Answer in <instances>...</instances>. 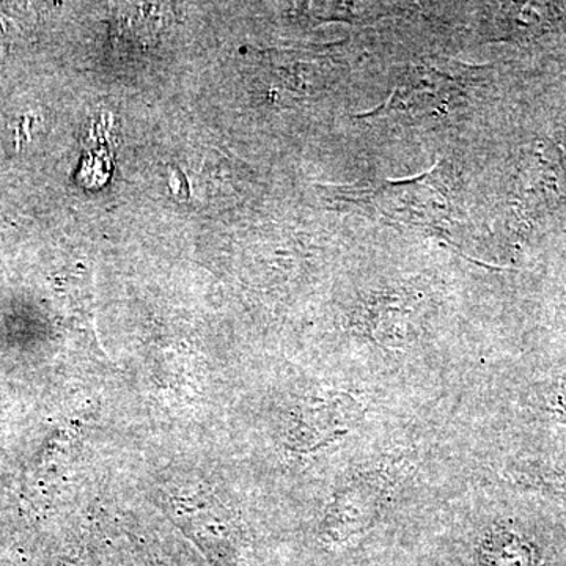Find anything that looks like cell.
I'll return each instance as SVG.
<instances>
[{
	"label": "cell",
	"instance_id": "cell-5",
	"mask_svg": "<svg viewBox=\"0 0 566 566\" xmlns=\"http://www.w3.org/2000/svg\"><path fill=\"white\" fill-rule=\"evenodd\" d=\"M517 403L531 419L566 428V364L521 385Z\"/></svg>",
	"mask_w": 566,
	"mask_h": 566
},
{
	"label": "cell",
	"instance_id": "cell-3",
	"mask_svg": "<svg viewBox=\"0 0 566 566\" xmlns=\"http://www.w3.org/2000/svg\"><path fill=\"white\" fill-rule=\"evenodd\" d=\"M420 297L422 294L406 290L374 293L360 303L352 318L353 326L381 348H403L419 311Z\"/></svg>",
	"mask_w": 566,
	"mask_h": 566
},
{
	"label": "cell",
	"instance_id": "cell-4",
	"mask_svg": "<svg viewBox=\"0 0 566 566\" xmlns=\"http://www.w3.org/2000/svg\"><path fill=\"white\" fill-rule=\"evenodd\" d=\"M502 475L517 490L546 499L566 512V444L549 447L538 455L516 458Z\"/></svg>",
	"mask_w": 566,
	"mask_h": 566
},
{
	"label": "cell",
	"instance_id": "cell-6",
	"mask_svg": "<svg viewBox=\"0 0 566 566\" xmlns=\"http://www.w3.org/2000/svg\"><path fill=\"white\" fill-rule=\"evenodd\" d=\"M556 565H557V564H556V562H554V564H553V565H551V566H556ZM562 566H566V564H564V565H562Z\"/></svg>",
	"mask_w": 566,
	"mask_h": 566
},
{
	"label": "cell",
	"instance_id": "cell-2",
	"mask_svg": "<svg viewBox=\"0 0 566 566\" xmlns=\"http://www.w3.org/2000/svg\"><path fill=\"white\" fill-rule=\"evenodd\" d=\"M545 539L520 520H497L488 526L468 566H551Z\"/></svg>",
	"mask_w": 566,
	"mask_h": 566
},
{
	"label": "cell",
	"instance_id": "cell-1",
	"mask_svg": "<svg viewBox=\"0 0 566 566\" xmlns=\"http://www.w3.org/2000/svg\"><path fill=\"white\" fill-rule=\"evenodd\" d=\"M400 479V465L390 461L354 471L334 495L324 521L326 538L340 546L374 531L389 510Z\"/></svg>",
	"mask_w": 566,
	"mask_h": 566
}]
</instances>
